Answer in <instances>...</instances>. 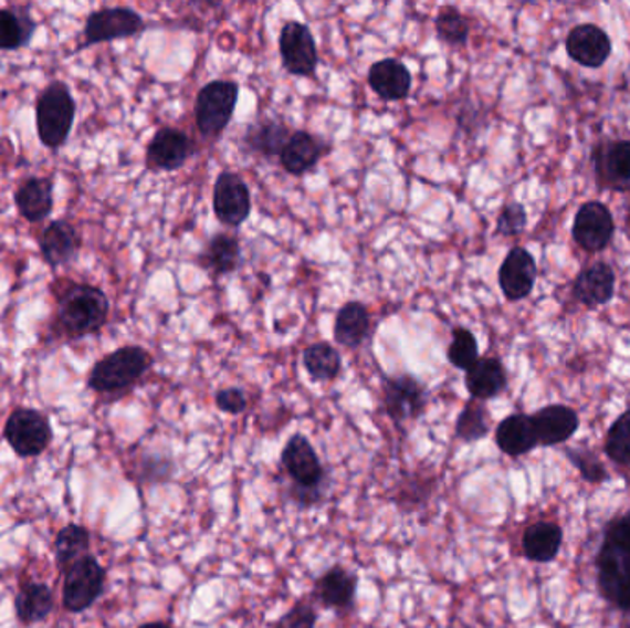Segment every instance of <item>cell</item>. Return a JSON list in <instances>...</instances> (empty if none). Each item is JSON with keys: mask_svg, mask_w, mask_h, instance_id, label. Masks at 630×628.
<instances>
[{"mask_svg": "<svg viewBox=\"0 0 630 628\" xmlns=\"http://www.w3.org/2000/svg\"><path fill=\"white\" fill-rule=\"evenodd\" d=\"M356 588L358 577L343 566H334L315 580L314 597L325 608L348 610L353 607Z\"/></svg>", "mask_w": 630, "mask_h": 628, "instance_id": "cell-19", "label": "cell"}, {"mask_svg": "<svg viewBox=\"0 0 630 628\" xmlns=\"http://www.w3.org/2000/svg\"><path fill=\"white\" fill-rule=\"evenodd\" d=\"M80 237L69 221L60 220L50 223L41 234V253L46 264L52 268L65 265L76 259L80 251Z\"/></svg>", "mask_w": 630, "mask_h": 628, "instance_id": "cell-23", "label": "cell"}, {"mask_svg": "<svg viewBox=\"0 0 630 628\" xmlns=\"http://www.w3.org/2000/svg\"><path fill=\"white\" fill-rule=\"evenodd\" d=\"M151 362L154 359L143 347L118 348L94 365L88 375V387L104 395L126 391L148 373Z\"/></svg>", "mask_w": 630, "mask_h": 628, "instance_id": "cell-4", "label": "cell"}, {"mask_svg": "<svg viewBox=\"0 0 630 628\" xmlns=\"http://www.w3.org/2000/svg\"><path fill=\"white\" fill-rule=\"evenodd\" d=\"M597 583L608 603L630 613V513L607 527L597 555Z\"/></svg>", "mask_w": 630, "mask_h": 628, "instance_id": "cell-1", "label": "cell"}, {"mask_svg": "<svg viewBox=\"0 0 630 628\" xmlns=\"http://www.w3.org/2000/svg\"><path fill=\"white\" fill-rule=\"evenodd\" d=\"M216 406L223 414L229 415H240L248 408V397L242 389L238 387H227V389H220L216 393L214 397Z\"/></svg>", "mask_w": 630, "mask_h": 628, "instance_id": "cell-42", "label": "cell"}, {"mask_svg": "<svg viewBox=\"0 0 630 628\" xmlns=\"http://www.w3.org/2000/svg\"><path fill=\"white\" fill-rule=\"evenodd\" d=\"M384 402L387 415L395 425H403L409 420L419 419L424 414L426 389L417 378L409 375L395 376L386 381Z\"/></svg>", "mask_w": 630, "mask_h": 628, "instance_id": "cell-12", "label": "cell"}, {"mask_svg": "<svg viewBox=\"0 0 630 628\" xmlns=\"http://www.w3.org/2000/svg\"><path fill=\"white\" fill-rule=\"evenodd\" d=\"M605 452L613 463L630 467V411L621 415L608 430Z\"/></svg>", "mask_w": 630, "mask_h": 628, "instance_id": "cell-38", "label": "cell"}, {"mask_svg": "<svg viewBox=\"0 0 630 628\" xmlns=\"http://www.w3.org/2000/svg\"><path fill=\"white\" fill-rule=\"evenodd\" d=\"M109 315V301L99 287L91 284H72L57 301V320L72 337L88 336L105 325Z\"/></svg>", "mask_w": 630, "mask_h": 628, "instance_id": "cell-3", "label": "cell"}, {"mask_svg": "<svg viewBox=\"0 0 630 628\" xmlns=\"http://www.w3.org/2000/svg\"><path fill=\"white\" fill-rule=\"evenodd\" d=\"M4 439L19 458H38L52 441V428L35 409H15L6 420Z\"/></svg>", "mask_w": 630, "mask_h": 628, "instance_id": "cell-7", "label": "cell"}, {"mask_svg": "<svg viewBox=\"0 0 630 628\" xmlns=\"http://www.w3.org/2000/svg\"><path fill=\"white\" fill-rule=\"evenodd\" d=\"M88 546H91V536H88V531L85 527L76 524L63 527L55 536L54 544L55 566L61 574H65L72 564L85 557Z\"/></svg>", "mask_w": 630, "mask_h": 628, "instance_id": "cell-32", "label": "cell"}, {"mask_svg": "<svg viewBox=\"0 0 630 628\" xmlns=\"http://www.w3.org/2000/svg\"><path fill=\"white\" fill-rule=\"evenodd\" d=\"M317 610L309 601H298L276 621L273 628H315Z\"/></svg>", "mask_w": 630, "mask_h": 628, "instance_id": "cell-39", "label": "cell"}, {"mask_svg": "<svg viewBox=\"0 0 630 628\" xmlns=\"http://www.w3.org/2000/svg\"><path fill=\"white\" fill-rule=\"evenodd\" d=\"M447 356L455 369L469 370L480 359V345L474 334L461 326L455 328Z\"/></svg>", "mask_w": 630, "mask_h": 628, "instance_id": "cell-37", "label": "cell"}, {"mask_svg": "<svg viewBox=\"0 0 630 628\" xmlns=\"http://www.w3.org/2000/svg\"><path fill=\"white\" fill-rule=\"evenodd\" d=\"M531 420H533L538 444L542 447L563 444L569 441L579 428V417L574 409L566 408V406H547L536 411Z\"/></svg>", "mask_w": 630, "mask_h": 628, "instance_id": "cell-18", "label": "cell"}, {"mask_svg": "<svg viewBox=\"0 0 630 628\" xmlns=\"http://www.w3.org/2000/svg\"><path fill=\"white\" fill-rule=\"evenodd\" d=\"M212 207L218 221L227 227H240L251 214V192L242 177L223 171L214 182Z\"/></svg>", "mask_w": 630, "mask_h": 628, "instance_id": "cell-10", "label": "cell"}, {"mask_svg": "<svg viewBox=\"0 0 630 628\" xmlns=\"http://www.w3.org/2000/svg\"><path fill=\"white\" fill-rule=\"evenodd\" d=\"M74 115L76 104L65 83H50L49 87L39 94L35 105L39 140L46 148H60L71 133Z\"/></svg>", "mask_w": 630, "mask_h": 628, "instance_id": "cell-5", "label": "cell"}, {"mask_svg": "<svg viewBox=\"0 0 630 628\" xmlns=\"http://www.w3.org/2000/svg\"><path fill=\"white\" fill-rule=\"evenodd\" d=\"M563 546V531L552 522H536L525 530L522 538L525 557L533 563H552Z\"/></svg>", "mask_w": 630, "mask_h": 628, "instance_id": "cell-28", "label": "cell"}, {"mask_svg": "<svg viewBox=\"0 0 630 628\" xmlns=\"http://www.w3.org/2000/svg\"><path fill=\"white\" fill-rule=\"evenodd\" d=\"M282 66L293 76H312L319 54L309 28L303 22H286L279 35Z\"/></svg>", "mask_w": 630, "mask_h": 628, "instance_id": "cell-9", "label": "cell"}, {"mask_svg": "<svg viewBox=\"0 0 630 628\" xmlns=\"http://www.w3.org/2000/svg\"><path fill=\"white\" fill-rule=\"evenodd\" d=\"M35 22L28 13L6 8L0 10V50H17L27 46L32 39Z\"/></svg>", "mask_w": 630, "mask_h": 628, "instance_id": "cell-34", "label": "cell"}, {"mask_svg": "<svg viewBox=\"0 0 630 628\" xmlns=\"http://www.w3.org/2000/svg\"><path fill=\"white\" fill-rule=\"evenodd\" d=\"M143 17L129 8H104L88 15L85 22V41L88 44L107 43L144 32Z\"/></svg>", "mask_w": 630, "mask_h": 628, "instance_id": "cell-11", "label": "cell"}, {"mask_svg": "<svg viewBox=\"0 0 630 628\" xmlns=\"http://www.w3.org/2000/svg\"><path fill=\"white\" fill-rule=\"evenodd\" d=\"M527 226V214L524 205L508 203L503 207L502 214L497 216V234L502 237H518Z\"/></svg>", "mask_w": 630, "mask_h": 628, "instance_id": "cell-40", "label": "cell"}, {"mask_svg": "<svg viewBox=\"0 0 630 628\" xmlns=\"http://www.w3.org/2000/svg\"><path fill=\"white\" fill-rule=\"evenodd\" d=\"M369 87L386 102H400L408 98L411 88V74L402 61L395 57L376 61L369 69Z\"/></svg>", "mask_w": 630, "mask_h": 628, "instance_id": "cell-20", "label": "cell"}, {"mask_svg": "<svg viewBox=\"0 0 630 628\" xmlns=\"http://www.w3.org/2000/svg\"><path fill=\"white\" fill-rule=\"evenodd\" d=\"M15 205L24 220L30 223H38L49 218L54 209V193H52V181L32 177L22 182L21 188L15 192Z\"/></svg>", "mask_w": 630, "mask_h": 628, "instance_id": "cell-26", "label": "cell"}, {"mask_svg": "<svg viewBox=\"0 0 630 628\" xmlns=\"http://www.w3.org/2000/svg\"><path fill=\"white\" fill-rule=\"evenodd\" d=\"M370 315L365 304L353 301L343 304L334 323V339L343 347L356 348L364 345L369 336Z\"/></svg>", "mask_w": 630, "mask_h": 628, "instance_id": "cell-27", "label": "cell"}, {"mask_svg": "<svg viewBox=\"0 0 630 628\" xmlns=\"http://www.w3.org/2000/svg\"><path fill=\"white\" fill-rule=\"evenodd\" d=\"M566 50L571 60L588 69H597L608 60L612 43L607 33L596 24H580L569 32Z\"/></svg>", "mask_w": 630, "mask_h": 628, "instance_id": "cell-17", "label": "cell"}, {"mask_svg": "<svg viewBox=\"0 0 630 628\" xmlns=\"http://www.w3.org/2000/svg\"><path fill=\"white\" fill-rule=\"evenodd\" d=\"M290 137L292 133L286 124L270 118V121L256 122L249 127L243 143L249 149H253L254 154L262 155V157H275V155L281 157L282 149Z\"/></svg>", "mask_w": 630, "mask_h": 628, "instance_id": "cell-31", "label": "cell"}, {"mask_svg": "<svg viewBox=\"0 0 630 628\" xmlns=\"http://www.w3.org/2000/svg\"><path fill=\"white\" fill-rule=\"evenodd\" d=\"M464 384L470 397L480 402L496 398L507 387V375L502 362L496 358H480L469 370H464Z\"/></svg>", "mask_w": 630, "mask_h": 628, "instance_id": "cell-22", "label": "cell"}, {"mask_svg": "<svg viewBox=\"0 0 630 628\" xmlns=\"http://www.w3.org/2000/svg\"><path fill=\"white\" fill-rule=\"evenodd\" d=\"M303 365L312 380L332 381L342 373V356L330 343H314L304 350Z\"/></svg>", "mask_w": 630, "mask_h": 628, "instance_id": "cell-33", "label": "cell"}, {"mask_svg": "<svg viewBox=\"0 0 630 628\" xmlns=\"http://www.w3.org/2000/svg\"><path fill=\"white\" fill-rule=\"evenodd\" d=\"M199 265L214 275H229L240 264V242L231 234H216L199 254Z\"/></svg>", "mask_w": 630, "mask_h": 628, "instance_id": "cell-29", "label": "cell"}, {"mask_svg": "<svg viewBox=\"0 0 630 628\" xmlns=\"http://www.w3.org/2000/svg\"><path fill=\"white\" fill-rule=\"evenodd\" d=\"M435 33L447 44H464L469 41V21L453 6H442L435 15Z\"/></svg>", "mask_w": 630, "mask_h": 628, "instance_id": "cell-36", "label": "cell"}, {"mask_svg": "<svg viewBox=\"0 0 630 628\" xmlns=\"http://www.w3.org/2000/svg\"><path fill=\"white\" fill-rule=\"evenodd\" d=\"M238 94V83L229 80H216L199 91L193 116L203 137H218L225 129L237 109Z\"/></svg>", "mask_w": 630, "mask_h": 628, "instance_id": "cell-6", "label": "cell"}, {"mask_svg": "<svg viewBox=\"0 0 630 628\" xmlns=\"http://www.w3.org/2000/svg\"><path fill=\"white\" fill-rule=\"evenodd\" d=\"M612 234V214L605 205L590 201L580 207L574 221V240L580 249L599 253L610 243Z\"/></svg>", "mask_w": 630, "mask_h": 628, "instance_id": "cell-13", "label": "cell"}, {"mask_svg": "<svg viewBox=\"0 0 630 628\" xmlns=\"http://www.w3.org/2000/svg\"><path fill=\"white\" fill-rule=\"evenodd\" d=\"M491 430L489 425V411L480 400H470L459 414L455 422V436L464 442H475L485 439Z\"/></svg>", "mask_w": 630, "mask_h": 628, "instance_id": "cell-35", "label": "cell"}, {"mask_svg": "<svg viewBox=\"0 0 630 628\" xmlns=\"http://www.w3.org/2000/svg\"><path fill=\"white\" fill-rule=\"evenodd\" d=\"M568 458L574 461L575 467L579 469L586 481L601 483V481L607 480V470L597 461L596 456H591L590 452H579L577 450V452H568Z\"/></svg>", "mask_w": 630, "mask_h": 628, "instance_id": "cell-41", "label": "cell"}, {"mask_svg": "<svg viewBox=\"0 0 630 628\" xmlns=\"http://www.w3.org/2000/svg\"><path fill=\"white\" fill-rule=\"evenodd\" d=\"M138 628H171L168 624H162V621H154V624H144Z\"/></svg>", "mask_w": 630, "mask_h": 628, "instance_id": "cell-43", "label": "cell"}, {"mask_svg": "<svg viewBox=\"0 0 630 628\" xmlns=\"http://www.w3.org/2000/svg\"><path fill=\"white\" fill-rule=\"evenodd\" d=\"M54 608V596L49 586L27 583L15 597L17 619L22 625H35L49 618Z\"/></svg>", "mask_w": 630, "mask_h": 628, "instance_id": "cell-30", "label": "cell"}, {"mask_svg": "<svg viewBox=\"0 0 630 628\" xmlns=\"http://www.w3.org/2000/svg\"><path fill=\"white\" fill-rule=\"evenodd\" d=\"M496 444L511 458H519L538 447L533 420L527 415L514 414L503 419L496 428Z\"/></svg>", "mask_w": 630, "mask_h": 628, "instance_id": "cell-25", "label": "cell"}, {"mask_svg": "<svg viewBox=\"0 0 630 628\" xmlns=\"http://www.w3.org/2000/svg\"><path fill=\"white\" fill-rule=\"evenodd\" d=\"M281 463L292 480L290 494L293 500L304 507L319 503L325 494L326 472L312 442L301 433L290 437L286 447L282 448Z\"/></svg>", "mask_w": 630, "mask_h": 628, "instance_id": "cell-2", "label": "cell"}, {"mask_svg": "<svg viewBox=\"0 0 630 628\" xmlns=\"http://www.w3.org/2000/svg\"><path fill=\"white\" fill-rule=\"evenodd\" d=\"M497 281L508 301L529 297L536 282V262L533 254L524 248L511 249L500 268Z\"/></svg>", "mask_w": 630, "mask_h": 628, "instance_id": "cell-15", "label": "cell"}, {"mask_svg": "<svg viewBox=\"0 0 630 628\" xmlns=\"http://www.w3.org/2000/svg\"><path fill=\"white\" fill-rule=\"evenodd\" d=\"M323 154L325 146L319 138L308 132H295L282 149L281 165L290 176L301 177L315 168Z\"/></svg>", "mask_w": 630, "mask_h": 628, "instance_id": "cell-24", "label": "cell"}, {"mask_svg": "<svg viewBox=\"0 0 630 628\" xmlns=\"http://www.w3.org/2000/svg\"><path fill=\"white\" fill-rule=\"evenodd\" d=\"M192 155V140L176 127H162L155 133L146 149V163L151 170H179Z\"/></svg>", "mask_w": 630, "mask_h": 628, "instance_id": "cell-14", "label": "cell"}, {"mask_svg": "<svg viewBox=\"0 0 630 628\" xmlns=\"http://www.w3.org/2000/svg\"><path fill=\"white\" fill-rule=\"evenodd\" d=\"M597 179L605 188L630 190V140L605 143L594 154Z\"/></svg>", "mask_w": 630, "mask_h": 628, "instance_id": "cell-16", "label": "cell"}, {"mask_svg": "<svg viewBox=\"0 0 630 628\" xmlns=\"http://www.w3.org/2000/svg\"><path fill=\"white\" fill-rule=\"evenodd\" d=\"M613 287H616V275L612 268L605 262H597L580 271L574 284V297L588 308H596L612 299Z\"/></svg>", "mask_w": 630, "mask_h": 628, "instance_id": "cell-21", "label": "cell"}, {"mask_svg": "<svg viewBox=\"0 0 630 628\" xmlns=\"http://www.w3.org/2000/svg\"><path fill=\"white\" fill-rule=\"evenodd\" d=\"M105 569L91 555L80 558L65 572L63 580V607L80 614L93 607L104 592Z\"/></svg>", "mask_w": 630, "mask_h": 628, "instance_id": "cell-8", "label": "cell"}]
</instances>
